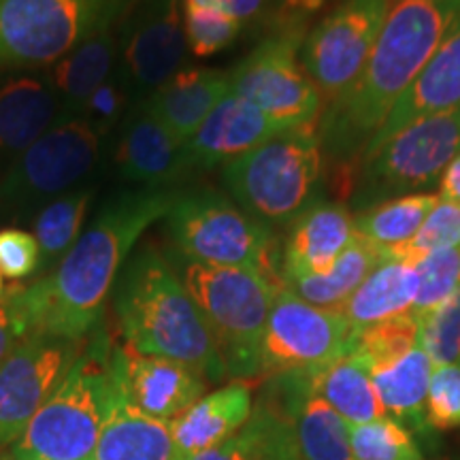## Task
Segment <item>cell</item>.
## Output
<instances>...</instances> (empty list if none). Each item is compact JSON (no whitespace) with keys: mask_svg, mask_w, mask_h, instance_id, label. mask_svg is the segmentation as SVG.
Wrapping results in <instances>:
<instances>
[{"mask_svg":"<svg viewBox=\"0 0 460 460\" xmlns=\"http://www.w3.org/2000/svg\"><path fill=\"white\" fill-rule=\"evenodd\" d=\"M352 349L354 331L341 312L315 307L278 286L262 337V376L322 371Z\"/></svg>","mask_w":460,"mask_h":460,"instance_id":"obj_12","label":"cell"},{"mask_svg":"<svg viewBox=\"0 0 460 460\" xmlns=\"http://www.w3.org/2000/svg\"><path fill=\"white\" fill-rule=\"evenodd\" d=\"M177 254L194 262L239 267L278 281L271 226L216 190L180 192L166 214Z\"/></svg>","mask_w":460,"mask_h":460,"instance_id":"obj_8","label":"cell"},{"mask_svg":"<svg viewBox=\"0 0 460 460\" xmlns=\"http://www.w3.org/2000/svg\"><path fill=\"white\" fill-rule=\"evenodd\" d=\"M111 371L135 410L171 422L205 394L207 379L181 362L143 356L126 345H113Z\"/></svg>","mask_w":460,"mask_h":460,"instance_id":"obj_17","label":"cell"},{"mask_svg":"<svg viewBox=\"0 0 460 460\" xmlns=\"http://www.w3.org/2000/svg\"><path fill=\"white\" fill-rule=\"evenodd\" d=\"M111 349L101 324L20 439L0 452V460H92L111 401Z\"/></svg>","mask_w":460,"mask_h":460,"instance_id":"obj_4","label":"cell"},{"mask_svg":"<svg viewBox=\"0 0 460 460\" xmlns=\"http://www.w3.org/2000/svg\"><path fill=\"white\" fill-rule=\"evenodd\" d=\"M354 237V216L348 207L315 200L290 222V233L279 254V281L326 273Z\"/></svg>","mask_w":460,"mask_h":460,"instance_id":"obj_20","label":"cell"},{"mask_svg":"<svg viewBox=\"0 0 460 460\" xmlns=\"http://www.w3.org/2000/svg\"><path fill=\"white\" fill-rule=\"evenodd\" d=\"M169 262L199 305L226 377L250 382L262 376V337L278 281L250 269L188 261L177 252Z\"/></svg>","mask_w":460,"mask_h":460,"instance_id":"obj_5","label":"cell"},{"mask_svg":"<svg viewBox=\"0 0 460 460\" xmlns=\"http://www.w3.org/2000/svg\"><path fill=\"white\" fill-rule=\"evenodd\" d=\"M454 247H460V203L439 199V203L433 207L427 220L413 234V239L407 241L388 258L416 261V258L430 254V252L454 250Z\"/></svg>","mask_w":460,"mask_h":460,"instance_id":"obj_39","label":"cell"},{"mask_svg":"<svg viewBox=\"0 0 460 460\" xmlns=\"http://www.w3.org/2000/svg\"><path fill=\"white\" fill-rule=\"evenodd\" d=\"M139 0H0V73L43 71L122 24Z\"/></svg>","mask_w":460,"mask_h":460,"instance_id":"obj_7","label":"cell"},{"mask_svg":"<svg viewBox=\"0 0 460 460\" xmlns=\"http://www.w3.org/2000/svg\"><path fill=\"white\" fill-rule=\"evenodd\" d=\"M318 124L284 128L222 166L224 186L234 203L256 220L290 224L315 203L322 177Z\"/></svg>","mask_w":460,"mask_h":460,"instance_id":"obj_6","label":"cell"},{"mask_svg":"<svg viewBox=\"0 0 460 460\" xmlns=\"http://www.w3.org/2000/svg\"><path fill=\"white\" fill-rule=\"evenodd\" d=\"M130 107L132 94L128 85H126L122 73H113L105 84H101L99 88L92 92V96L77 118L88 122L94 132H99L105 139L109 132L115 130V126L126 118Z\"/></svg>","mask_w":460,"mask_h":460,"instance_id":"obj_40","label":"cell"},{"mask_svg":"<svg viewBox=\"0 0 460 460\" xmlns=\"http://www.w3.org/2000/svg\"><path fill=\"white\" fill-rule=\"evenodd\" d=\"M4 296V284H3V273H0V298Z\"/></svg>","mask_w":460,"mask_h":460,"instance_id":"obj_46","label":"cell"},{"mask_svg":"<svg viewBox=\"0 0 460 460\" xmlns=\"http://www.w3.org/2000/svg\"><path fill=\"white\" fill-rule=\"evenodd\" d=\"M175 190H130L113 197L84 230L54 271L28 286H13L11 296L26 322L28 335L85 341L102 324L107 298L143 233L164 220Z\"/></svg>","mask_w":460,"mask_h":460,"instance_id":"obj_1","label":"cell"},{"mask_svg":"<svg viewBox=\"0 0 460 460\" xmlns=\"http://www.w3.org/2000/svg\"><path fill=\"white\" fill-rule=\"evenodd\" d=\"M388 7L390 0H343L303 39L298 58L324 107L358 79Z\"/></svg>","mask_w":460,"mask_h":460,"instance_id":"obj_13","label":"cell"},{"mask_svg":"<svg viewBox=\"0 0 460 460\" xmlns=\"http://www.w3.org/2000/svg\"><path fill=\"white\" fill-rule=\"evenodd\" d=\"M427 424L437 430L460 429V362L433 369L427 396Z\"/></svg>","mask_w":460,"mask_h":460,"instance_id":"obj_41","label":"cell"},{"mask_svg":"<svg viewBox=\"0 0 460 460\" xmlns=\"http://www.w3.org/2000/svg\"><path fill=\"white\" fill-rule=\"evenodd\" d=\"M192 460H290L284 424L278 411L262 399L237 433Z\"/></svg>","mask_w":460,"mask_h":460,"instance_id":"obj_33","label":"cell"},{"mask_svg":"<svg viewBox=\"0 0 460 460\" xmlns=\"http://www.w3.org/2000/svg\"><path fill=\"white\" fill-rule=\"evenodd\" d=\"M113 377V371H111ZM92 460H186L169 422L149 418L130 405L113 377L111 401Z\"/></svg>","mask_w":460,"mask_h":460,"instance_id":"obj_25","label":"cell"},{"mask_svg":"<svg viewBox=\"0 0 460 460\" xmlns=\"http://www.w3.org/2000/svg\"><path fill=\"white\" fill-rule=\"evenodd\" d=\"M433 369V362L424 352L422 345H416L396 360L371 367L373 386H376L379 405H382L386 418L396 420L407 429H424Z\"/></svg>","mask_w":460,"mask_h":460,"instance_id":"obj_28","label":"cell"},{"mask_svg":"<svg viewBox=\"0 0 460 460\" xmlns=\"http://www.w3.org/2000/svg\"><path fill=\"white\" fill-rule=\"evenodd\" d=\"M92 203V190L77 188L62 194L34 214L32 234L41 250V269L49 273L58 267L82 237V228Z\"/></svg>","mask_w":460,"mask_h":460,"instance_id":"obj_32","label":"cell"},{"mask_svg":"<svg viewBox=\"0 0 460 460\" xmlns=\"http://www.w3.org/2000/svg\"><path fill=\"white\" fill-rule=\"evenodd\" d=\"M418 296V271L402 258H382L362 279L339 312L352 326L354 337L379 322L411 314Z\"/></svg>","mask_w":460,"mask_h":460,"instance_id":"obj_26","label":"cell"},{"mask_svg":"<svg viewBox=\"0 0 460 460\" xmlns=\"http://www.w3.org/2000/svg\"><path fill=\"white\" fill-rule=\"evenodd\" d=\"M60 115V96L48 68L0 73V177Z\"/></svg>","mask_w":460,"mask_h":460,"instance_id":"obj_18","label":"cell"},{"mask_svg":"<svg viewBox=\"0 0 460 460\" xmlns=\"http://www.w3.org/2000/svg\"><path fill=\"white\" fill-rule=\"evenodd\" d=\"M41 269V250L34 234L22 228H0V273L9 279H26Z\"/></svg>","mask_w":460,"mask_h":460,"instance_id":"obj_42","label":"cell"},{"mask_svg":"<svg viewBox=\"0 0 460 460\" xmlns=\"http://www.w3.org/2000/svg\"><path fill=\"white\" fill-rule=\"evenodd\" d=\"M102 137L82 118L58 119L0 177V211L26 214L62 194L77 190L79 181L99 163Z\"/></svg>","mask_w":460,"mask_h":460,"instance_id":"obj_10","label":"cell"},{"mask_svg":"<svg viewBox=\"0 0 460 460\" xmlns=\"http://www.w3.org/2000/svg\"><path fill=\"white\" fill-rule=\"evenodd\" d=\"M458 28L460 0H390L358 79L320 115L315 128L322 149L337 160L365 152L424 65Z\"/></svg>","mask_w":460,"mask_h":460,"instance_id":"obj_2","label":"cell"},{"mask_svg":"<svg viewBox=\"0 0 460 460\" xmlns=\"http://www.w3.org/2000/svg\"><path fill=\"white\" fill-rule=\"evenodd\" d=\"M119 73L132 101H146L154 90L183 68L188 54L181 0H139L119 24Z\"/></svg>","mask_w":460,"mask_h":460,"instance_id":"obj_15","label":"cell"},{"mask_svg":"<svg viewBox=\"0 0 460 460\" xmlns=\"http://www.w3.org/2000/svg\"><path fill=\"white\" fill-rule=\"evenodd\" d=\"M24 337H28L26 322L22 318L11 292H4V296L0 298V362L7 358L11 349Z\"/></svg>","mask_w":460,"mask_h":460,"instance_id":"obj_44","label":"cell"},{"mask_svg":"<svg viewBox=\"0 0 460 460\" xmlns=\"http://www.w3.org/2000/svg\"><path fill=\"white\" fill-rule=\"evenodd\" d=\"M183 32H186L188 51L197 58H209L228 49L245 26L224 11L211 4L181 0Z\"/></svg>","mask_w":460,"mask_h":460,"instance_id":"obj_34","label":"cell"},{"mask_svg":"<svg viewBox=\"0 0 460 460\" xmlns=\"http://www.w3.org/2000/svg\"><path fill=\"white\" fill-rule=\"evenodd\" d=\"M301 43L296 28H279L228 71L230 92L250 101L281 128L318 124L324 105L301 65Z\"/></svg>","mask_w":460,"mask_h":460,"instance_id":"obj_11","label":"cell"},{"mask_svg":"<svg viewBox=\"0 0 460 460\" xmlns=\"http://www.w3.org/2000/svg\"><path fill=\"white\" fill-rule=\"evenodd\" d=\"M437 203V192H418L382 200L354 216L356 233L369 241L382 258H388L413 239Z\"/></svg>","mask_w":460,"mask_h":460,"instance_id":"obj_31","label":"cell"},{"mask_svg":"<svg viewBox=\"0 0 460 460\" xmlns=\"http://www.w3.org/2000/svg\"><path fill=\"white\" fill-rule=\"evenodd\" d=\"M228 92V71L181 68L141 102L175 135L177 141L186 146Z\"/></svg>","mask_w":460,"mask_h":460,"instance_id":"obj_23","label":"cell"},{"mask_svg":"<svg viewBox=\"0 0 460 460\" xmlns=\"http://www.w3.org/2000/svg\"><path fill=\"white\" fill-rule=\"evenodd\" d=\"M352 460H424L411 430L393 418L349 424Z\"/></svg>","mask_w":460,"mask_h":460,"instance_id":"obj_35","label":"cell"},{"mask_svg":"<svg viewBox=\"0 0 460 460\" xmlns=\"http://www.w3.org/2000/svg\"><path fill=\"white\" fill-rule=\"evenodd\" d=\"M382 254L356 233L352 243L337 258L335 264L326 273L301 275V278H286L279 284L295 292L298 298L315 305V307L339 312L345 301L354 295V290L369 275Z\"/></svg>","mask_w":460,"mask_h":460,"instance_id":"obj_29","label":"cell"},{"mask_svg":"<svg viewBox=\"0 0 460 460\" xmlns=\"http://www.w3.org/2000/svg\"><path fill=\"white\" fill-rule=\"evenodd\" d=\"M194 3L211 4L239 20L245 28H254L284 15L292 0H194Z\"/></svg>","mask_w":460,"mask_h":460,"instance_id":"obj_43","label":"cell"},{"mask_svg":"<svg viewBox=\"0 0 460 460\" xmlns=\"http://www.w3.org/2000/svg\"><path fill=\"white\" fill-rule=\"evenodd\" d=\"M420 345L433 367L460 362V290L420 318Z\"/></svg>","mask_w":460,"mask_h":460,"instance_id":"obj_38","label":"cell"},{"mask_svg":"<svg viewBox=\"0 0 460 460\" xmlns=\"http://www.w3.org/2000/svg\"><path fill=\"white\" fill-rule=\"evenodd\" d=\"M262 399L284 424L290 460H352L349 424L312 388L309 373L273 376Z\"/></svg>","mask_w":460,"mask_h":460,"instance_id":"obj_16","label":"cell"},{"mask_svg":"<svg viewBox=\"0 0 460 460\" xmlns=\"http://www.w3.org/2000/svg\"><path fill=\"white\" fill-rule=\"evenodd\" d=\"M115 164L126 180L147 190H166L190 169L186 146L141 101L126 113Z\"/></svg>","mask_w":460,"mask_h":460,"instance_id":"obj_19","label":"cell"},{"mask_svg":"<svg viewBox=\"0 0 460 460\" xmlns=\"http://www.w3.org/2000/svg\"><path fill=\"white\" fill-rule=\"evenodd\" d=\"M284 130L275 124L269 115L241 99L234 92H228L209 118L200 124L194 137L186 143L188 166L199 169H214L217 164H226L230 160L243 156Z\"/></svg>","mask_w":460,"mask_h":460,"instance_id":"obj_22","label":"cell"},{"mask_svg":"<svg viewBox=\"0 0 460 460\" xmlns=\"http://www.w3.org/2000/svg\"><path fill=\"white\" fill-rule=\"evenodd\" d=\"M113 312L124 345L143 356H158L192 367L207 382H220L226 369L199 305L169 258L146 245L118 275Z\"/></svg>","mask_w":460,"mask_h":460,"instance_id":"obj_3","label":"cell"},{"mask_svg":"<svg viewBox=\"0 0 460 460\" xmlns=\"http://www.w3.org/2000/svg\"><path fill=\"white\" fill-rule=\"evenodd\" d=\"M410 262L418 271V296L411 312L418 318L433 312L460 290V247L430 252Z\"/></svg>","mask_w":460,"mask_h":460,"instance_id":"obj_37","label":"cell"},{"mask_svg":"<svg viewBox=\"0 0 460 460\" xmlns=\"http://www.w3.org/2000/svg\"><path fill=\"white\" fill-rule=\"evenodd\" d=\"M119 54H122V32L118 24L88 39L48 68L51 84L60 96V119L77 118L92 92L115 73Z\"/></svg>","mask_w":460,"mask_h":460,"instance_id":"obj_27","label":"cell"},{"mask_svg":"<svg viewBox=\"0 0 460 460\" xmlns=\"http://www.w3.org/2000/svg\"><path fill=\"white\" fill-rule=\"evenodd\" d=\"M460 109V28L454 31L433 58L424 65L413 84L401 96L399 102L379 126V130L367 143L365 154L386 143L396 132L407 126L427 119L430 115H439Z\"/></svg>","mask_w":460,"mask_h":460,"instance_id":"obj_21","label":"cell"},{"mask_svg":"<svg viewBox=\"0 0 460 460\" xmlns=\"http://www.w3.org/2000/svg\"><path fill=\"white\" fill-rule=\"evenodd\" d=\"M437 197L450 203H460V154L447 164V169L437 181Z\"/></svg>","mask_w":460,"mask_h":460,"instance_id":"obj_45","label":"cell"},{"mask_svg":"<svg viewBox=\"0 0 460 460\" xmlns=\"http://www.w3.org/2000/svg\"><path fill=\"white\" fill-rule=\"evenodd\" d=\"M420 345V318L416 314H402L384 320L354 337V349L349 354L360 356L371 367L396 360Z\"/></svg>","mask_w":460,"mask_h":460,"instance_id":"obj_36","label":"cell"},{"mask_svg":"<svg viewBox=\"0 0 460 460\" xmlns=\"http://www.w3.org/2000/svg\"><path fill=\"white\" fill-rule=\"evenodd\" d=\"M458 154L460 109L420 119L362 156L354 203L362 211L382 200L422 192L441 180Z\"/></svg>","mask_w":460,"mask_h":460,"instance_id":"obj_9","label":"cell"},{"mask_svg":"<svg viewBox=\"0 0 460 460\" xmlns=\"http://www.w3.org/2000/svg\"><path fill=\"white\" fill-rule=\"evenodd\" d=\"M312 388L348 424H365L384 418L369 365L356 354H348L322 371L309 373Z\"/></svg>","mask_w":460,"mask_h":460,"instance_id":"obj_30","label":"cell"},{"mask_svg":"<svg viewBox=\"0 0 460 460\" xmlns=\"http://www.w3.org/2000/svg\"><path fill=\"white\" fill-rule=\"evenodd\" d=\"M85 341L32 332L0 362V452L20 439L56 393Z\"/></svg>","mask_w":460,"mask_h":460,"instance_id":"obj_14","label":"cell"},{"mask_svg":"<svg viewBox=\"0 0 460 460\" xmlns=\"http://www.w3.org/2000/svg\"><path fill=\"white\" fill-rule=\"evenodd\" d=\"M254 411L252 386L243 379H233L226 386L203 394L186 411L171 420L169 427L181 456L192 460L233 437Z\"/></svg>","mask_w":460,"mask_h":460,"instance_id":"obj_24","label":"cell"}]
</instances>
